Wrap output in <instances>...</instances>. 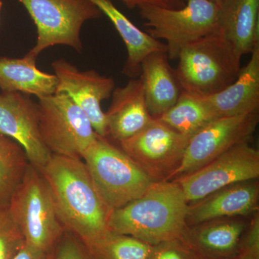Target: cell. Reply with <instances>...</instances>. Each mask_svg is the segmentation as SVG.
<instances>
[{"label":"cell","mask_w":259,"mask_h":259,"mask_svg":"<svg viewBox=\"0 0 259 259\" xmlns=\"http://www.w3.org/2000/svg\"><path fill=\"white\" fill-rule=\"evenodd\" d=\"M45 179L65 231L90 244L110 231V211L81 158L52 155L38 169Z\"/></svg>","instance_id":"obj_1"},{"label":"cell","mask_w":259,"mask_h":259,"mask_svg":"<svg viewBox=\"0 0 259 259\" xmlns=\"http://www.w3.org/2000/svg\"><path fill=\"white\" fill-rule=\"evenodd\" d=\"M189 203L175 181L155 182L144 194L110 212V231L150 245L181 239L187 229Z\"/></svg>","instance_id":"obj_2"},{"label":"cell","mask_w":259,"mask_h":259,"mask_svg":"<svg viewBox=\"0 0 259 259\" xmlns=\"http://www.w3.org/2000/svg\"><path fill=\"white\" fill-rule=\"evenodd\" d=\"M177 59L175 71L182 90L200 97L228 88L241 69V56L220 32L186 46Z\"/></svg>","instance_id":"obj_3"},{"label":"cell","mask_w":259,"mask_h":259,"mask_svg":"<svg viewBox=\"0 0 259 259\" xmlns=\"http://www.w3.org/2000/svg\"><path fill=\"white\" fill-rule=\"evenodd\" d=\"M81 159L110 212L141 197L155 182L122 148L99 135Z\"/></svg>","instance_id":"obj_4"},{"label":"cell","mask_w":259,"mask_h":259,"mask_svg":"<svg viewBox=\"0 0 259 259\" xmlns=\"http://www.w3.org/2000/svg\"><path fill=\"white\" fill-rule=\"evenodd\" d=\"M8 209L26 245L54 253L66 231L58 217L45 179L30 163L12 194Z\"/></svg>","instance_id":"obj_5"},{"label":"cell","mask_w":259,"mask_h":259,"mask_svg":"<svg viewBox=\"0 0 259 259\" xmlns=\"http://www.w3.org/2000/svg\"><path fill=\"white\" fill-rule=\"evenodd\" d=\"M147 27L146 32L156 40L166 41L168 59H178L188 44L219 32V5L208 0H187L183 8L172 10L145 5L139 8Z\"/></svg>","instance_id":"obj_6"},{"label":"cell","mask_w":259,"mask_h":259,"mask_svg":"<svg viewBox=\"0 0 259 259\" xmlns=\"http://www.w3.org/2000/svg\"><path fill=\"white\" fill-rule=\"evenodd\" d=\"M37 28V41L29 55L37 58L51 47L68 46L82 51L80 32L83 24L103 15L90 0H18Z\"/></svg>","instance_id":"obj_7"},{"label":"cell","mask_w":259,"mask_h":259,"mask_svg":"<svg viewBox=\"0 0 259 259\" xmlns=\"http://www.w3.org/2000/svg\"><path fill=\"white\" fill-rule=\"evenodd\" d=\"M38 100L40 135L49 151L52 155L81 158L98 136L88 116L64 93Z\"/></svg>","instance_id":"obj_8"},{"label":"cell","mask_w":259,"mask_h":259,"mask_svg":"<svg viewBox=\"0 0 259 259\" xmlns=\"http://www.w3.org/2000/svg\"><path fill=\"white\" fill-rule=\"evenodd\" d=\"M250 142L236 145L197 171L172 180L180 185L188 203L227 186L258 180L259 151Z\"/></svg>","instance_id":"obj_9"},{"label":"cell","mask_w":259,"mask_h":259,"mask_svg":"<svg viewBox=\"0 0 259 259\" xmlns=\"http://www.w3.org/2000/svg\"><path fill=\"white\" fill-rule=\"evenodd\" d=\"M190 138L158 119L139 134L120 142V148L155 182L170 181L180 166Z\"/></svg>","instance_id":"obj_10"},{"label":"cell","mask_w":259,"mask_h":259,"mask_svg":"<svg viewBox=\"0 0 259 259\" xmlns=\"http://www.w3.org/2000/svg\"><path fill=\"white\" fill-rule=\"evenodd\" d=\"M258 123V112L211 121L191 138L170 181L197 171L233 146L250 141Z\"/></svg>","instance_id":"obj_11"},{"label":"cell","mask_w":259,"mask_h":259,"mask_svg":"<svg viewBox=\"0 0 259 259\" xmlns=\"http://www.w3.org/2000/svg\"><path fill=\"white\" fill-rule=\"evenodd\" d=\"M51 65L57 78L56 94L67 95L88 116L97 134L107 138L106 116L101 104L112 96L115 88L114 79L94 70L79 71L65 59Z\"/></svg>","instance_id":"obj_12"},{"label":"cell","mask_w":259,"mask_h":259,"mask_svg":"<svg viewBox=\"0 0 259 259\" xmlns=\"http://www.w3.org/2000/svg\"><path fill=\"white\" fill-rule=\"evenodd\" d=\"M0 134L18 143L37 169L52 157L40 135L38 105L25 94H0Z\"/></svg>","instance_id":"obj_13"},{"label":"cell","mask_w":259,"mask_h":259,"mask_svg":"<svg viewBox=\"0 0 259 259\" xmlns=\"http://www.w3.org/2000/svg\"><path fill=\"white\" fill-rule=\"evenodd\" d=\"M257 180L227 186L197 202L189 204L187 226L222 218L252 215L258 211L259 185Z\"/></svg>","instance_id":"obj_14"},{"label":"cell","mask_w":259,"mask_h":259,"mask_svg":"<svg viewBox=\"0 0 259 259\" xmlns=\"http://www.w3.org/2000/svg\"><path fill=\"white\" fill-rule=\"evenodd\" d=\"M247 226L238 218L213 220L187 227L180 240L199 259L234 258Z\"/></svg>","instance_id":"obj_15"},{"label":"cell","mask_w":259,"mask_h":259,"mask_svg":"<svg viewBox=\"0 0 259 259\" xmlns=\"http://www.w3.org/2000/svg\"><path fill=\"white\" fill-rule=\"evenodd\" d=\"M106 116L107 136L117 142L133 137L149 124L153 117L148 112L144 85L134 78L125 86L115 88Z\"/></svg>","instance_id":"obj_16"},{"label":"cell","mask_w":259,"mask_h":259,"mask_svg":"<svg viewBox=\"0 0 259 259\" xmlns=\"http://www.w3.org/2000/svg\"><path fill=\"white\" fill-rule=\"evenodd\" d=\"M202 97L216 118L258 112L259 47L250 54L234 82L220 93Z\"/></svg>","instance_id":"obj_17"},{"label":"cell","mask_w":259,"mask_h":259,"mask_svg":"<svg viewBox=\"0 0 259 259\" xmlns=\"http://www.w3.org/2000/svg\"><path fill=\"white\" fill-rule=\"evenodd\" d=\"M218 25L238 56L251 54L259 47V0H223Z\"/></svg>","instance_id":"obj_18"},{"label":"cell","mask_w":259,"mask_h":259,"mask_svg":"<svg viewBox=\"0 0 259 259\" xmlns=\"http://www.w3.org/2000/svg\"><path fill=\"white\" fill-rule=\"evenodd\" d=\"M140 79L144 85L148 112L158 119L176 104L182 89L166 52H155L141 64Z\"/></svg>","instance_id":"obj_19"},{"label":"cell","mask_w":259,"mask_h":259,"mask_svg":"<svg viewBox=\"0 0 259 259\" xmlns=\"http://www.w3.org/2000/svg\"><path fill=\"white\" fill-rule=\"evenodd\" d=\"M111 21L125 44L127 57L122 73L131 79L140 76L141 64L150 54L166 52V45L134 25L110 0H90Z\"/></svg>","instance_id":"obj_20"},{"label":"cell","mask_w":259,"mask_h":259,"mask_svg":"<svg viewBox=\"0 0 259 259\" xmlns=\"http://www.w3.org/2000/svg\"><path fill=\"white\" fill-rule=\"evenodd\" d=\"M36 58H0V89L3 93H20L37 97L56 94L57 78L37 69Z\"/></svg>","instance_id":"obj_21"},{"label":"cell","mask_w":259,"mask_h":259,"mask_svg":"<svg viewBox=\"0 0 259 259\" xmlns=\"http://www.w3.org/2000/svg\"><path fill=\"white\" fill-rule=\"evenodd\" d=\"M214 119L203 97L182 90L176 104L158 120L191 139Z\"/></svg>","instance_id":"obj_22"},{"label":"cell","mask_w":259,"mask_h":259,"mask_svg":"<svg viewBox=\"0 0 259 259\" xmlns=\"http://www.w3.org/2000/svg\"><path fill=\"white\" fill-rule=\"evenodd\" d=\"M23 148L0 134V204H8L29 165Z\"/></svg>","instance_id":"obj_23"},{"label":"cell","mask_w":259,"mask_h":259,"mask_svg":"<svg viewBox=\"0 0 259 259\" xmlns=\"http://www.w3.org/2000/svg\"><path fill=\"white\" fill-rule=\"evenodd\" d=\"M86 245L95 259H150L153 250L152 245L110 231Z\"/></svg>","instance_id":"obj_24"},{"label":"cell","mask_w":259,"mask_h":259,"mask_svg":"<svg viewBox=\"0 0 259 259\" xmlns=\"http://www.w3.org/2000/svg\"><path fill=\"white\" fill-rule=\"evenodd\" d=\"M25 245V237L12 218L8 204H0V259H15Z\"/></svg>","instance_id":"obj_25"},{"label":"cell","mask_w":259,"mask_h":259,"mask_svg":"<svg viewBox=\"0 0 259 259\" xmlns=\"http://www.w3.org/2000/svg\"><path fill=\"white\" fill-rule=\"evenodd\" d=\"M55 249L54 259H95L87 245L70 232L64 233Z\"/></svg>","instance_id":"obj_26"},{"label":"cell","mask_w":259,"mask_h":259,"mask_svg":"<svg viewBox=\"0 0 259 259\" xmlns=\"http://www.w3.org/2000/svg\"><path fill=\"white\" fill-rule=\"evenodd\" d=\"M238 259H259V212L253 213L242 238Z\"/></svg>","instance_id":"obj_27"},{"label":"cell","mask_w":259,"mask_h":259,"mask_svg":"<svg viewBox=\"0 0 259 259\" xmlns=\"http://www.w3.org/2000/svg\"><path fill=\"white\" fill-rule=\"evenodd\" d=\"M150 259H199L180 239L153 245Z\"/></svg>","instance_id":"obj_28"},{"label":"cell","mask_w":259,"mask_h":259,"mask_svg":"<svg viewBox=\"0 0 259 259\" xmlns=\"http://www.w3.org/2000/svg\"><path fill=\"white\" fill-rule=\"evenodd\" d=\"M128 8L134 9L145 5L161 7L167 9L177 10L183 8L187 0H121Z\"/></svg>","instance_id":"obj_29"},{"label":"cell","mask_w":259,"mask_h":259,"mask_svg":"<svg viewBox=\"0 0 259 259\" xmlns=\"http://www.w3.org/2000/svg\"><path fill=\"white\" fill-rule=\"evenodd\" d=\"M15 259H54V253L42 251L25 245Z\"/></svg>","instance_id":"obj_30"},{"label":"cell","mask_w":259,"mask_h":259,"mask_svg":"<svg viewBox=\"0 0 259 259\" xmlns=\"http://www.w3.org/2000/svg\"><path fill=\"white\" fill-rule=\"evenodd\" d=\"M208 1L211 2V3H214V4L220 5L221 4V3H222L223 0H208Z\"/></svg>","instance_id":"obj_31"},{"label":"cell","mask_w":259,"mask_h":259,"mask_svg":"<svg viewBox=\"0 0 259 259\" xmlns=\"http://www.w3.org/2000/svg\"><path fill=\"white\" fill-rule=\"evenodd\" d=\"M3 2L0 0V15H1L2 9H3ZM0 23H1V15H0Z\"/></svg>","instance_id":"obj_32"},{"label":"cell","mask_w":259,"mask_h":259,"mask_svg":"<svg viewBox=\"0 0 259 259\" xmlns=\"http://www.w3.org/2000/svg\"><path fill=\"white\" fill-rule=\"evenodd\" d=\"M229 259H238V258H229Z\"/></svg>","instance_id":"obj_33"}]
</instances>
